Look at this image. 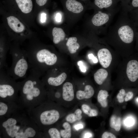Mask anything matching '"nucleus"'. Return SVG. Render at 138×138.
<instances>
[{"label": "nucleus", "mask_w": 138, "mask_h": 138, "mask_svg": "<svg viewBox=\"0 0 138 138\" xmlns=\"http://www.w3.org/2000/svg\"><path fill=\"white\" fill-rule=\"evenodd\" d=\"M46 14L44 13H43L41 14V21L43 23L45 22L46 18Z\"/></svg>", "instance_id": "obj_36"}, {"label": "nucleus", "mask_w": 138, "mask_h": 138, "mask_svg": "<svg viewBox=\"0 0 138 138\" xmlns=\"http://www.w3.org/2000/svg\"><path fill=\"white\" fill-rule=\"evenodd\" d=\"M47 0H36L37 4L40 6L44 5L46 3Z\"/></svg>", "instance_id": "obj_34"}, {"label": "nucleus", "mask_w": 138, "mask_h": 138, "mask_svg": "<svg viewBox=\"0 0 138 138\" xmlns=\"http://www.w3.org/2000/svg\"><path fill=\"white\" fill-rule=\"evenodd\" d=\"M126 94L125 90L124 89H122L120 90L119 93L118 94L117 96L118 101L119 103H122L124 101V97L125 95Z\"/></svg>", "instance_id": "obj_27"}, {"label": "nucleus", "mask_w": 138, "mask_h": 138, "mask_svg": "<svg viewBox=\"0 0 138 138\" xmlns=\"http://www.w3.org/2000/svg\"><path fill=\"white\" fill-rule=\"evenodd\" d=\"M133 119L131 118H129L127 119L126 121V124L127 126H130L132 125L133 123Z\"/></svg>", "instance_id": "obj_35"}, {"label": "nucleus", "mask_w": 138, "mask_h": 138, "mask_svg": "<svg viewBox=\"0 0 138 138\" xmlns=\"http://www.w3.org/2000/svg\"><path fill=\"white\" fill-rule=\"evenodd\" d=\"M120 0H94V4L97 8L101 10H111L118 7Z\"/></svg>", "instance_id": "obj_10"}, {"label": "nucleus", "mask_w": 138, "mask_h": 138, "mask_svg": "<svg viewBox=\"0 0 138 138\" xmlns=\"http://www.w3.org/2000/svg\"><path fill=\"white\" fill-rule=\"evenodd\" d=\"M18 7L24 13H29L31 11L32 3L31 0H16Z\"/></svg>", "instance_id": "obj_17"}, {"label": "nucleus", "mask_w": 138, "mask_h": 138, "mask_svg": "<svg viewBox=\"0 0 138 138\" xmlns=\"http://www.w3.org/2000/svg\"><path fill=\"white\" fill-rule=\"evenodd\" d=\"M21 107L16 102L0 101V118L8 117Z\"/></svg>", "instance_id": "obj_7"}, {"label": "nucleus", "mask_w": 138, "mask_h": 138, "mask_svg": "<svg viewBox=\"0 0 138 138\" xmlns=\"http://www.w3.org/2000/svg\"><path fill=\"white\" fill-rule=\"evenodd\" d=\"M125 95L124 99L125 101H127L132 98L133 93L132 92L129 91Z\"/></svg>", "instance_id": "obj_31"}, {"label": "nucleus", "mask_w": 138, "mask_h": 138, "mask_svg": "<svg viewBox=\"0 0 138 138\" xmlns=\"http://www.w3.org/2000/svg\"><path fill=\"white\" fill-rule=\"evenodd\" d=\"M77 39L76 37H71L68 40L66 43L68 50L71 54L75 53L79 48V44L77 42Z\"/></svg>", "instance_id": "obj_20"}, {"label": "nucleus", "mask_w": 138, "mask_h": 138, "mask_svg": "<svg viewBox=\"0 0 138 138\" xmlns=\"http://www.w3.org/2000/svg\"><path fill=\"white\" fill-rule=\"evenodd\" d=\"M94 93V90L92 87L87 85L85 87L84 91H77L76 92V96L77 98L79 100L89 99L93 96Z\"/></svg>", "instance_id": "obj_15"}, {"label": "nucleus", "mask_w": 138, "mask_h": 138, "mask_svg": "<svg viewBox=\"0 0 138 138\" xmlns=\"http://www.w3.org/2000/svg\"><path fill=\"white\" fill-rule=\"evenodd\" d=\"M74 128L76 130H78L82 129L83 128V126L82 124H78L75 125L74 126Z\"/></svg>", "instance_id": "obj_37"}, {"label": "nucleus", "mask_w": 138, "mask_h": 138, "mask_svg": "<svg viewBox=\"0 0 138 138\" xmlns=\"http://www.w3.org/2000/svg\"><path fill=\"white\" fill-rule=\"evenodd\" d=\"M61 16L59 13H57L56 14V20L58 22H60L61 20Z\"/></svg>", "instance_id": "obj_38"}, {"label": "nucleus", "mask_w": 138, "mask_h": 138, "mask_svg": "<svg viewBox=\"0 0 138 138\" xmlns=\"http://www.w3.org/2000/svg\"><path fill=\"white\" fill-rule=\"evenodd\" d=\"M66 74L63 73L56 76H50L47 78H43L41 81L44 84L47 83L49 86L57 87L62 84L67 78Z\"/></svg>", "instance_id": "obj_11"}, {"label": "nucleus", "mask_w": 138, "mask_h": 138, "mask_svg": "<svg viewBox=\"0 0 138 138\" xmlns=\"http://www.w3.org/2000/svg\"><path fill=\"white\" fill-rule=\"evenodd\" d=\"M136 101H137L138 102V98H137V99H136Z\"/></svg>", "instance_id": "obj_41"}, {"label": "nucleus", "mask_w": 138, "mask_h": 138, "mask_svg": "<svg viewBox=\"0 0 138 138\" xmlns=\"http://www.w3.org/2000/svg\"><path fill=\"white\" fill-rule=\"evenodd\" d=\"M108 75V72L106 70L100 68L94 74V79L97 84L101 85L107 78Z\"/></svg>", "instance_id": "obj_19"}, {"label": "nucleus", "mask_w": 138, "mask_h": 138, "mask_svg": "<svg viewBox=\"0 0 138 138\" xmlns=\"http://www.w3.org/2000/svg\"><path fill=\"white\" fill-rule=\"evenodd\" d=\"M82 112L80 109H77L74 113L68 114L66 118V121L70 123H73L75 122L80 120L82 118Z\"/></svg>", "instance_id": "obj_22"}, {"label": "nucleus", "mask_w": 138, "mask_h": 138, "mask_svg": "<svg viewBox=\"0 0 138 138\" xmlns=\"http://www.w3.org/2000/svg\"><path fill=\"white\" fill-rule=\"evenodd\" d=\"M0 138H40L42 132L21 107L8 117L0 118Z\"/></svg>", "instance_id": "obj_1"}, {"label": "nucleus", "mask_w": 138, "mask_h": 138, "mask_svg": "<svg viewBox=\"0 0 138 138\" xmlns=\"http://www.w3.org/2000/svg\"><path fill=\"white\" fill-rule=\"evenodd\" d=\"M137 27V30L136 35V38L138 41V27Z\"/></svg>", "instance_id": "obj_40"}, {"label": "nucleus", "mask_w": 138, "mask_h": 138, "mask_svg": "<svg viewBox=\"0 0 138 138\" xmlns=\"http://www.w3.org/2000/svg\"><path fill=\"white\" fill-rule=\"evenodd\" d=\"M62 126L64 129L60 131L61 136L63 138H70L71 136V130L70 124L67 122H65Z\"/></svg>", "instance_id": "obj_24"}, {"label": "nucleus", "mask_w": 138, "mask_h": 138, "mask_svg": "<svg viewBox=\"0 0 138 138\" xmlns=\"http://www.w3.org/2000/svg\"><path fill=\"white\" fill-rule=\"evenodd\" d=\"M7 18L9 26L14 31L19 33L24 30L25 28L24 26L16 17L11 16Z\"/></svg>", "instance_id": "obj_13"}, {"label": "nucleus", "mask_w": 138, "mask_h": 138, "mask_svg": "<svg viewBox=\"0 0 138 138\" xmlns=\"http://www.w3.org/2000/svg\"><path fill=\"white\" fill-rule=\"evenodd\" d=\"M66 6L68 10L75 13H80L84 8L82 4L76 0H67Z\"/></svg>", "instance_id": "obj_16"}, {"label": "nucleus", "mask_w": 138, "mask_h": 138, "mask_svg": "<svg viewBox=\"0 0 138 138\" xmlns=\"http://www.w3.org/2000/svg\"><path fill=\"white\" fill-rule=\"evenodd\" d=\"M10 54L12 63L11 67L6 69L7 74L16 80L25 77L30 67L26 52L15 48L11 50Z\"/></svg>", "instance_id": "obj_5"}, {"label": "nucleus", "mask_w": 138, "mask_h": 138, "mask_svg": "<svg viewBox=\"0 0 138 138\" xmlns=\"http://www.w3.org/2000/svg\"><path fill=\"white\" fill-rule=\"evenodd\" d=\"M53 41L55 44H57L63 40L65 37V34L61 28L54 27L52 31Z\"/></svg>", "instance_id": "obj_18"}, {"label": "nucleus", "mask_w": 138, "mask_h": 138, "mask_svg": "<svg viewBox=\"0 0 138 138\" xmlns=\"http://www.w3.org/2000/svg\"><path fill=\"white\" fill-rule=\"evenodd\" d=\"M122 11L129 13L138 8V0H120Z\"/></svg>", "instance_id": "obj_14"}, {"label": "nucleus", "mask_w": 138, "mask_h": 138, "mask_svg": "<svg viewBox=\"0 0 138 138\" xmlns=\"http://www.w3.org/2000/svg\"><path fill=\"white\" fill-rule=\"evenodd\" d=\"M16 80L7 74L5 69H0V101L18 103L19 86Z\"/></svg>", "instance_id": "obj_6"}, {"label": "nucleus", "mask_w": 138, "mask_h": 138, "mask_svg": "<svg viewBox=\"0 0 138 138\" xmlns=\"http://www.w3.org/2000/svg\"><path fill=\"white\" fill-rule=\"evenodd\" d=\"M108 96V92L105 90H100L97 96V100L101 106L105 108L108 105L107 98Z\"/></svg>", "instance_id": "obj_21"}, {"label": "nucleus", "mask_w": 138, "mask_h": 138, "mask_svg": "<svg viewBox=\"0 0 138 138\" xmlns=\"http://www.w3.org/2000/svg\"><path fill=\"white\" fill-rule=\"evenodd\" d=\"M44 102L27 111L30 118L42 132L47 126L56 122L60 117L59 112L56 109H46Z\"/></svg>", "instance_id": "obj_4"}, {"label": "nucleus", "mask_w": 138, "mask_h": 138, "mask_svg": "<svg viewBox=\"0 0 138 138\" xmlns=\"http://www.w3.org/2000/svg\"><path fill=\"white\" fill-rule=\"evenodd\" d=\"M88 57L89 59L92 60L94 63H97L98 62V60L97 57L93 55L92 53L88 54Z\"/></svg>", "instance_id": "obj_33"}, {"label": "nucleus", "mask_w": 138, "mask_h": 138, "mask_svg": "<svg viewBox=\"0 0 138 138\" xmlns=\"http://www.w3.org/2000/svg\"><path fill=\"white\" fill-rule=\"evenodd\" d=\"M48 132L50 138H61L60 132L55 128L52 127L50 128L48 131Z\"/></svg>", "instance_id": "obj_26"}, {"label": "nucleus", "mask_w": 138, "mask_h": 138, "mask_svg": "<svg viewBox=\"0 0 138 138\" xmlns=\"http://www.w3.org/2000/svg\"><path fill=\"white\" fill-rule=\"evenodd\" d=\"M77 64L79 66V68L81 71L83 72H85L86 71V67L84 65L82 61H79L77 62Z\"/></svg>", "instance_id": "obj_30"}, {"label": "nucleus", "mask_w": 138, "mask_h": 138, "mask_svg": "<svg viewBox=\"0 0 138 138\" xmlns=\"http://www.w3.org/2000/svg\"><path fill=\"white\" fill-rule=\"evenodd\" d=\"M82 108L83 112L88 116L91 109L89 106L85 104H83L82 105Z\"/></svg>", "instance_id": "obj_28"}, {"label": "nucleus", "mask_w": 138, "mask_h": 138, "mask_svg": "<svg viewBox=\"0 0 138 138\" xmlns=\"http://www.w3.org/2000/svg\"><path fill=\"white\" fill-rule=\"evenodd\" d=\"M98 112L96 109H91L88 116L90 117H95L98 115Z\"/></svg>", "instance_id": "obj_32"}, {"label": "nucleus", "mask_w": 138, "mask_h": 138, "mask_svg": "<svg viewBox=\"0 0 138 138\" xmlns=\"http://www.w3.org/2000/svg\"><path fill=\"white\" fill-rule=\"evenodd\" d=\"M41 75L31 69L30 75L18 82L19 89L18 103L27 111L44 101V84L40 79Z\"/></svg>", "instance_id": "obj_2"}, {"label": "nucleus", "mask_w": 138, "mask_h": 138, "mask_svg": "<svg viewBox=\"0 0 138 138\" xmlns=\"http://www.w3.org/2000/svg\"><path fill=\"white\" fill-rule=\"evenodd\" d=\"M129 16L133 21L136 27H138V8L129 12Z\"/></svg>", "instance_id": "obj_25"}, {"label": "nucleus", "mask_w": 138, "mask_h": 138, "mask_svg": "<svg viewBox=\"0 0 138 138\" xmlns=\"http://www.w3.org/2000/svg\"><path fill=\"white\" fill-rule=\"evenodd\" d=\"M62 96L63 99L67 101H71L74 99V93L72 84L67 82L63 85L62 88Z\"/></svg>", "instance_id": "obj_12"}, {"label": "nucleus", "mask_w": 138, "mask_h": 138, "mask_svg": "<svg viewBox=\"0 0 138 138\" xmlns=\"http://www.w3.org/2000/svg\"><path fill=\"white\" fill-rule=\"evenodd\" d=\"M97 54L101 65L104 68L108 67L112 60V56L109 50L106 48H101L99 50Z\"/></svg>", "instance_id": "obj_8"}, {"label": "nucleus", "mask_w": 138, "mask_h": 138, "mask_svg": "<svg viewBox=\"0 0 138 138\" xmlns=\"http://www.w3.org/2000/svg\"><path fill=\"white\" fill-rule=\"evenodd\" d=\"M126 73L129 79L132 82L135 81L138 78V61L135 60L129 62L126 69Z\"/></svg>", "instance_id": "obj_9"}, {"label": "nucleus", "mask_w": 138, "mask_h": 138, "mask_svg": "<svg viewBox=\"0 0 138 138\" xmlns=\"http://www.w3.org/2000/svg\"><path fill=\"white\" fill-rule=\"evenodd\" d=\"M92 136V135L90 133H85L84 136V138H90Z\"/></svg>", "instance_id": "obj_39"}, {"label": "nucleus", "mask_w": 138, "mask_h": 138, "mask_svg": "<svg viewBox=\"0 0 138 138\" xmlns=\"http://www.w3.org/2000/svg\"><path fill=\"white\" fill-rule=\"evenodd\" d=\"M102 138H116V136L112 133L107 132H104L101 136Z\"/></svg>", "instance_id": "obj_29"}, {"label": "nucleus", "mask_w": 138, "mask_h": 138, "mask_svg": "<svg viewBox=\"0 0 138 138\" xmlns=\"http://www.w3.org/2000/svg\"><path fill=\"white\" fill-rule=\"evenodd\" d=\"M26 52L31 69L41 75L47 67L54 65L57 61L56 55L46 48H33Z\"/></svg>", "instance_id": "obj_3"}, {"label": "nucleus", "mask_w": 138, "mask_h": 138, "mask_svg": "<svg viewBox=\"0 0 138 138\" xmlns=\"http://www.w3.org/2000/svg\"><path fill=\"white\" fill-rule=\"evenodd\" d=\"M110 126L117 131H119L121 127V118L120 117L113 115L111 117L110 121Z\"/></svg>", "instance_id": "obj_23"}]
</instances>
